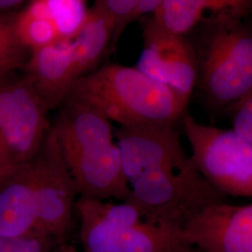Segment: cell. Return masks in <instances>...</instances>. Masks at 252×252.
<instances>
[{"label":"cell","mask_w":252,"mask_h":252,"mask_svg":"<svg viewBox=\"0 0 252 252\" xmlns=\"http://www.w3.org/2000/svg\"><path fill=\"white\" fill-rule=\"evenodd\" d=\"M197 63V84L208 106L231 111L252 93V20L220 19L187 35Z\"/></svg>","instance_id":"3"},{"label":"cell","mask_w":252,"mask_h":252,"mask_svg":"<svg viewBox=\"0 0 252 252\" xmlns=\"http://www.w3.org/2000/svg\"><path fill=\"white\" fill-rule=\"evenodd\" d=\"M49 110L24 73L0 74V172L34 159L51 126Z\"/></svg>","instance_id":"6"},{"label":"cell","mask_w":252,"mask_h":252,"mask_svg":"<svg viewBox=\"0 0 252 252\" xmlns=\"http://www.w3.org/2000/svg\"><path fill=\"white\" fill-rule=\"evenodd\" d=\"M176 125L119 126L114 131L123 171L129 184L146 173L177 170L190 162Z\"/></svg>","instance_id":"9"},{"label":"cell","mask_w":252,"mask_h":252,"mask_svg":"<svg viewBox=\"0 0 252 252\" xmlns=\"http://www.w3.org/2000/svg\"><path fill=\"white\" fill-rule=\"evenodd\" d=\"M194 163L203 177L223 195L252 197V144L234 130L182 118Z\"/></svg>","instance_id":"7"},{"label":"cell","mask_w":252,"mask_h":252,"mask_svg":"<svg viewBox=\"0 0 252 252\" xmlns=\"http://www.w3.org/2000/svg\"><path fill=\"white\" fill-rule=\"evenodd\" d=\"M63 41H71L82 27L88 10L84 0H44Z\"/></svg>","instance_id":"17"},{"label":"cell","mask_w":252,"mask_h":252,"mask_svg":"<svg viewBox=\"0 0 252 252\" xmlns=\"http://www.w3.org/2000/svg\"><path fill=\"white\" fill-rule=\"evenodd\" d=\"M163 1L164 0H138L134 21L153 15Z\"/></svg>","instance_id":"22"},{"label":"cell","mask_w":252,"mask_h":252,"mask_svg":"<svg viewBox=\"0 0 252 252\" xmlns=\"http://www.w3.org/2000/svg\"><path fill=\"white\" fill-rule=\"evenodd\" d=\"M48 108H59L76 82L70 41H61L30 52L22 70Z\"/></svg>","instance_id":"13"},{"label":"cell","mask_w":252,"mask_h":252,"mask_svg":"<svg viewBox=\"0 0 252 252\" xmlns=\"http://www.w3.org/2000/svg\"><path fill=\"white\" fill-rule=\"evenodd\" d=\"M13 26L20 42L30 52L63 41L44 0H32L14 14Z\"/></svg>","instance_id":"16"},{"label":"cell","mask_w":252,"mask_h":252,"mask_svg":"<svg viewBox=\"0 0 252 252\" xmlns=\"http://www.w3.org/2000/svg\"><path fill=\"white\" fill-rule=\"evenodd\" d=\"M233 130L252 144V93L230 111Z\"/></svg>","instance_id":"21"},{"label":"cell","mask_w":252,"mask_h":252,"mask_svg":"<svg viewBox=\"0 0 252 252\" xmlns=\"http://www.w3.org/2000/svg\"><path fill=\"white\" fill-rule=\"evenodd\" d=\"M129 185L126 203L155 223L182 228L206 207L225 202V195L203 177L191 160L180 169L143 174Z\"/></svg>","instance_id":"5"},{"label":"cell","mask_w":252,"mask_h":252,"mask_svg":"<svg viewBox=\"0 0 252 252\" xmlns=\"http://www.w3.org/2000/svg\"><path fill=\"white\" fill-rule=\"evenodd\" d=\"M12 16H0V74L23 70L29 54L16 36Z\"/></svg>","instance_id":"18"},{"label":"cell","mask_w":252,"mask_h":252,"mask_svg":"<svg viewBox=\"0 0 252 252\" xmlns=\"http://www.w3.org/2000/svg\"><path fill=\"white\" fill-rule=\"evenodd\" d=\"M51 128L72 175L79 197L126 202L130 185L111 122L89 105L66 98Z\"/></svg>","instance_id":"1"},{"label":"cell","mask_w":252,"mask_h":252,"mask_svg":"<svg viewBox=\"0 0 252 252\" xmlns=\"http://www.w3.org/2000/svg\"><path fill=\"white\" fill-rule=\"evenodd\" d=\"M182 229L189 243L204 252H252V204H214L191 217Z\"/></svg>","instance_id":"11"},{"label":"cell","mask_w":252,"mask_h":252,"mask_svg":"<svg viewBox=\"0 0 252 252\" xmlns=\"http://www.w3.org/2000/svg\"><path fill=\"white\" fill-rule=\"evenodd\" d=\"M32 164L38 233L51 239L63 237L71 225L79 195L51 126Z\"/></svg>","instance_id":"8"},{"label":"cell","mask_w":252,"mask_h":252,"mask_svg":"<svg viewBox=\"0 0 252 252\" xmlns=\"http://www.w3.org/2000/svg\"><path fill=\"white\" fill-rule=\"evenodd\" d=\"M67 97L95 108L119 126L177 124L189 101L138 68L116 63L81 77Z\"/></svg>","instance_id":"2"},{"label":"cell","mask_w":252,"mask_h":252,"mask_svg":"<svg viewBox=\"0 0 252 252\" xmlns=\"http://www.w3.org/2000/svg\"><path fill=\"white\" fill-rule=\"evenodd\" d=\"M51 240L37 234L16 238L0 236V252H49Z\"/></svg>","instance_id":"20"},{"label":"cell","mask_w":252,"mask_h":252,"mask_svg":"<svg viewBox=\"0 0 252 252\" xmlns=\"http://www.w3.org/2000/svg\"><path fill=\"white\" fill-rule=\"evenodd\" d=\"M204 252L202 250L198 249L197 247L193 246L192 244H189L188 246H186L185 248H183L180 252Z\"/></svg>","instance_id":"23"},{"label":"cell","mask_w":252,"mask_h":252,"mask_svg":"<svg viewBox=\"0 0 252 252\" xmlns=\"http://www.w3.org/2000/svg\"><path fill=\"white\" fill-rule=\"evenodd\" d=\"M251 15L252 0H164L150 16L167 31L187 36L207 22Z\"/></svg>","instance_id":"14"},{"label":"cell","mask_w":252,"mask_h":252,"mask_svg":"<svg viewBox=\"0 0 252 252\" xmlns=\"http://www.w3.org/2000/svg\"><path fill=\"white\" fill-rule=\"evenodd\" d=\"M38 233L32 161L0 172V236L16 238ZM47 237V236H46Z\"/></svg>","instance_id":"12"},{"label":"cell","mask_w":252,"mask_h":252,"mask_svg":"<svg viewBox=\"0 0 252 252\" xmlns=\"http://www.w3.org/2000/svg\"><path fill=\"white\" fill-rule=\"evenodd\" d=\"M114 29L113 20L95 0L81 29L70 41L77 81L96 69L101 58L111 46Z\"/></svg>","instance_id":"15"},{"label":"cell","mask_w":252,"mask_h":252,"mask_svg":"<svg viewBox=\"0 0 252 252\" xmlns=\"http://www.w3.org/2000/svg\"><path fill=\"white\" fill-rule=\"evenodd\" d=\"M140 20L143 49L135 67L189 99L197 84V63L188 36L167 31L152 16Z\"/></svg>","instance_id":"10"},{"label":"cell","mask_w":252,"mask_h":252,"mask_svg":"<svg viewBox=\"0 0 252 252\" xmlns=\"http://www.w3.org/2000/svg\"><path fill=\"white\" fill-rule=\"evenodd\" d=\"M114 23V35L111 43V50L114 51L118 40L131 23L134 22L138 0H96Z\"/></svg>","instance_id":"19"},{"label":"cell","mask_w":252,"mask_h":252,"mask_svg":"<svg viewBox=\"0 0 252 252\" xmlns=\"http://www.w3.org/2000/svg\"><path fill=\"white\" fill-rule=\"evenodd\" d=\"M85 252H179L189 243L183 229L145 220L126 202L79 197Z\"/></svg>","instance_id":"4"}]
</instances>
